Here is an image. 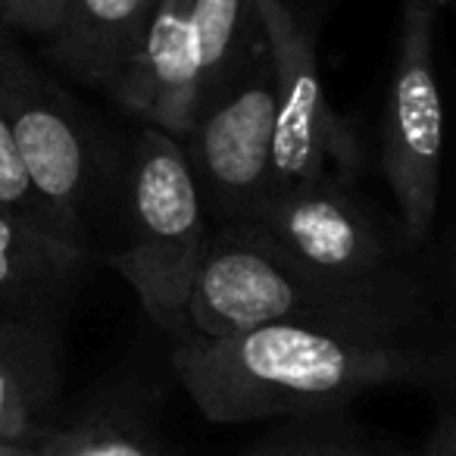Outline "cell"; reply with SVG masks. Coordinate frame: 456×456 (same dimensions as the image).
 Here are the masks:
<instances>
[{
    "label": "cell",
    "instance_id": "obj_1",
    "mask_svg": "<svg viewBox=\"0 0 456 456\" xmlns=\"http://www.w3.org/2000/svg\"><path fill=\"white\" fill-rule=\"evenodd\" d=\"M431 338L381 341L281 322L172 344V372L216 425L316 419L379 387H428Z\"/></svg>",
    "mask_w": 456,
    "mask_h": 456
},
{
    "label": "cell",
    "instance_id": "obj_2",
    "mask_svg": "<svg viewBox=\"0 0 456 456\" xmlns=\"http://www.w3.org/2000/svg\"><path fill=\"white\" fill-rule=\"evenodd\" d=\"M294 266L356 300L410 338L437 331L435 294L419 269V248L397 219H385L356 188L325 178L275 194L254 219Z\"/></svg>",
    "mask_w": 456,
    "mask_h": 456
},
{
    "label": "cell",
    "instance_id": "obj_3",
    "mask_svg": "<svg viewBox=\"0 0 456 456\" xmlns=\"http://www.w3.org/2000/svg\"><path fill=\"white\" fill-rule=\"evenodd\" d=\"M119 238L107 263L132 285L141 310L172 344L191 338L188 297L209 238L207 200L184 144L141 126L119 184Z\"/></svg>",
    "mask_w": 456,
    "mask_h": 456
},
{
    "label": "cell",
    "instance_id": "obj_4",
    "mask_svg": "<svg viewBox=\"0 0 456 456\" xmlns=\"http://www.w3.org/2000/svg\"><path fill=\"white\" fill-rule=\"evenodd\" d=\"M281 322L381 341H425L306 275L250 222L213 225L188 297L191 338L219 341Z\"/></svg>",
    "mask_w": 456,
    "mask_h": 456
},
{
    "label": "cell",
    "instance_id": "obj_5",
    "mask_svg": "<svg viewBox=\"0 0 456 456\" xmlns=\"http://www.w3.org/2000/svg\"><path fill=\"white\" fill-rule=\"evenodd\" d=\"M0 101L38 197L66 241L94 256L97 232L122 184L101 128L7 35H0Z\"/></svg>",
    "mask_w": 456,
    "mask_h": 456
},
{
    "label": "cell",
    "instance_id": "obj_6",
    "mask_svg": "<svg viewBox=\"0 0 456 456\" xmlns=\"http://www.w3.org/2000/svg\"><path fill=\"white\" fill-rule=\"evenodd\" d=\"M437 0H400V32L381 113V175L410 244L431 232L441 200L444 97L435 66Z\"/></svg>",
    "mask_w": 456,
    "mask_h": 456
},
{
    "label": "cell",
    "instance_id": "obj_7",
    "mask_svg": "<svg viewBox=\"0 0 456 456\" xmlns=\"http://www.w3.org/2000/svg\"><path fill=\"white\" fill-rule=\"evenodd\" d=\"M275 63L263 41L248 63L203 101L182 141L213 225L248 222L275 194Z\"/></svg>",
    "mask_w": 456,
    "mask_h": 456
},
{
    "label": "cell",
    "instance_id": "obj_8",
    "mask_svg": "<svg viewBox=\"0 0 456 456\" xmlns=\"http://www.w3.org/2000/svg\"><path fill=\"white\" fill-rule=\"evenodd\" d=\"M260 13L279 91L275 194L325 178L354 184L362 169V141L325 94L310 28L291 0H260Z\"/></svg>",
    "mask_w": 456,
    "mask_h": 456
},
{
    "label": "cell",
    "instance_id": "obj_9",
    "mask_svg": "<svg viewBox=\"0 0 456 456\" xmlns=\"http://www.w3.org/2000/svg\"><path fill=\"white\" fill-rule=\"evenodd\" d=\"M141 126L184 141L203 107L194 0H157L126 76L110 91Z\"/></svg>",
    "mask_w": 456,
    "mask_h": 456
},
{
    "label": "cell",
    "instance_id": "obj_10",
    "mask_svg": "<svg viewBox=\"0 0 456 456\" xmlns=\"http://www.w3.org/2000/svg\"><path fill=\"white\" fill-rule=\"evenodd\" d=\"M94 256L0 209V319L60 325Z\"/></svg>",
    "mask_w": 456,
    "mask_h": 456
},
{
    "label": "cell",
    "instance_id": "obj_11",
    "mask_svg": "<svg viewBox=\"0 0 456 456\" xmlns=\"http://www.w3.org/2000/svg\"><path fill=\"white\" fill-rule=\"evenodd\" d=\"M63 387V329L0 319V441L41 444Z\"/></svg>",
    "mask_w": 456,
    "mask_h": 456
},
{
    "label": "cell",
    "instance_id": "obj_12",
    "mask_svg": "<svg viewBox=\"0 0 456 456\" xmlns=\"http://www.w3.org/2000/svg\"><path fill=\"white\" fill-rule=\"evenodd\" d=\"M157 0H66L47 51L85 85L113 91L138 53Z\"/></svg>",
    "mask_w": 456,
    "mask_h": 456
},
{
    "label": "cell",
    "instance_id": "obj_13",
    "mask_svg": "<svg viewBox=\"0 0 456 456\" xmlns=\"http://www.w3.org/2000/svg\"><path fill=\"white\" fill-rule=\"evenodd\" d=\"M194 26L207 101L266 41L260 0H194Z\"/></svg>",
    "mask_w": 456,
    "mask_h": 456
},
{
    "label": "cell",
    "instance_id": "obj_14",
    "mask_svg": "<svg viewBox=\"0 0 456 456\" xmlns=\"http://www.w3.org/2000/svg\"><path fill=\"white\" fill-rule=\"evenodd\" d=\"M38 456H172L163 444L144 428L113 419H88V422L53 428L38 444Z\"/></svg>",
    "mask_w": 456,
    "mask_h": 456
},
{
    "label": "cell",
    "instance_id": "obj_15",
    "mask_svg": "<svg viewBox=\"0 0 456 456\" xmlns=\"http://www.w3.org/2000/svg\"><path fill=\"white\" fill-rule=\"evenodd\" d=\"M338 416V412H335ZM244 456H381L366 437L335 425L331 416L297 419V428H288L269 441L250 447Z\"/></svg>",
    "mask_w": 456,
    "mask_h": 456
},
{
    "label": "cell",
    "instance_id": "obj_16",
    "mask_svg": "<svg viewBox=\"0 0 456 456\" xmlns=\"http://www.w3.org/2000/svg\"><path fill=\"white\" fill-rule=\"evenodd\" d=\"M0 35H4V28H0ZM0 209L10 216H20L28 225L45 228L51 235L63 238L57 219H53L51 209L45 207V200H41L38 191H35L32 178H28V169H26V163H22V153H20V144H16L10 116H7V110H4V101H0ZM72 248H76V244H72Z\"/></svg>",
    "mask_w": 456,
    "mask_h": 456
},
{
    "label": "cell",
    "instance_id": "obj_17",
    "mask_svg": "<svg viewBox=\"0 0 456 456\" xmlns=\"http://www.w3.org/2000/svg\"><path fill=\"white\" fill-rule=\"evenodd\" d=\"M66 0H0V28L47 38L63 16Z\"/></svg>",
    "mask_w": 456,
    "mask_h": 456
},
{
    "label": "cell",
    "instance_id": "obj_18",
    "mask_svg": "<svg viewBox=\"0 0 456 456\" xmlns=\"http://www.w3.org/2000/svg\"><path fill=\"white\" fill-rule=\"evenodd\" d=\"M428 391H437L456 403V325L441 322L431 338V381Z\"/></svg>",
    "mask_w": 456,
    "mask_h": 456
},
{
    "label": "cell",
    "instance_id": "obj_19",
    "mask_svg": "<svg viewBox=\"0 0 456 456\" xmlns=\"http://www.w3.org/2000/svg\"><path fill=\"white\" fill-rule=\"evenodd\" d=\"M419 456H456V403H450L437 416V422L431 425Z\"/></svg>",
    "mask_w": 456,
    "mask_h": 456
},
{
    "label": "cell",
    "instance_id": "obj_20",
    "mask_svg": "<svg viewBox=\"0 0 456 456\" xmlns=\"http://www.w3.org/2000/svg\"><path fill=\"white\" fill-rule=\"evenodd\" d=\"M441 300L447 304V322L456 325V238L450 241L447 260L441 269Z\"/></svg>",
    "mask_w": 456,
    "mask_h": 456
},
{
    "label": "cell",
    "instance_id": "obj_21",
    "mask_svg": "<svg viewBox=\"0 0 456 456\" xmlns=\"http://www.w3.org/2000/svg\"><path fill=\"white\" fill-rule=\"evenodd\" d=\"M0 456H38V444L0 441Z\"/></svg>",
    "mask_w": 456,
    "mask_h": 456
},
{
    "label": "cell",
    "instance_id": "obj_22",
    "mask_svg": "<svg viewBox=\"0 0 456 456\" xmlns=\"http://www.w3.org/2000/svg\"><path fill=\"white\" fill-rule=\"evenodd\" d=\"M437 4H441V7H444V4H450V0H437Z\"/></svg>",
    "mask_w": 456,
    "mask_h": 456
},
{
    "label": "cell",
    "instance_id": "obj_23",
    "mask_svg": "<svg viewBox=\"0 0 456 456\" xmlns=\"http://www.w3.org/2000/svg\"><path fill=\"white\" fill-rule=\"evenodd\" d=\"M406 456H419V453H406Z\"/></svg>",
    "mask_w": 456,
    "mask_h": 456
}]
</instances>
